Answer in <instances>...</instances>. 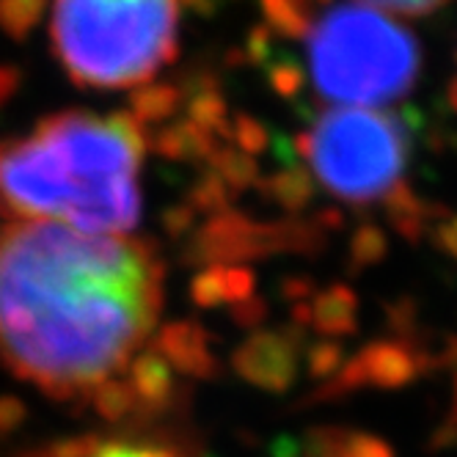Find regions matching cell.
I'll return each instance as SVG.
<instances>
[{"mask_svg": "<svg viewBox=\"0 0 457 457\" xmlns=\"http://www.w3.org/2000/svg\"><path fill=\"white\" fill-rule=\"evenodd\" d=\"M162 309L144 240L17 220L0 232V364L53 397L119 386Z\"/></svg>", "mask_w": 457, "mask_h": 457, "instance_id": "1", "label": "cell"}, {"mask_svg": "<svg viewBox=\"0 0 457 457\" xmlns=\"http://www.w3.org/2000/svg\"><path fill=\"white\" fill-rule=\"evenodd\" d=\"M162 223H166V228L171 235H182L185 228L193 223V210L190 207H171V210H166V215H162Z\"/></svg>", "mask_w": 457, "mask_h": 457, "instance_id": "20", "label": "cell"}, {"mask_svg": "<svg viewBox=\"0 0 457 457\" xmlns=\"http://www.w3.org/2000/svg\"><path fill=\"white\" fill-rule=\"evenodd\" d=\"M80 457H174L166 446L138 441V438H119L108 444H96Z\"/></svg>", "mask_w": 457, "mask_h": 457, "instance_id": "13", "label": "cell"}, {"mask_svg": "<svg viewBox=\"0 0 457 457\" xmlns=\"http://www.w3.org/2000/svg\"><path fill=\"white\" fill-rule=\"evenodd\" d=\"M177 0H53V47L83 88L146 83L177 55Z\"/></svg>", "mask_w": 457, "mask_h": 457, "instance_id": "3", "label": "cell"}, {"mask_svg": "<svg viewBox=\"0 0 457 457\" xmlns=\"http://www.w3.org/2000/svg\"><path fill=\"white\" fill-rule=\"evenodd\" d=\"M45 9L47 0H0V30L14 42H25L45 17Z\"/></svg>", "mask_w": 457, "mask_h": 457, "instance_id": "10", "label": "cell"}, {"mask_svg": "<svg viewBox=\"0 0 457 457\" xmlns=\"http://www.w3.org/2000/svg\"><path fill=\"white\" fill-rule=\"evenodd\" d=\"M182 86L174 83H149V86H138L129 96V116L136 121H146V124H160L169 121L177 108L182 105Z\"/></svg>", "mask_w": 457, "mask_h": 457, "instance_id": "8", "label": "cell"}, {"mask_svg": "<svg viewBox=\"0 0 457 457\" xmlns=\"http://www.w3.org/2000/svg\"><path fill=\"white\" fill-rule=\"evenodd\" d=\"M212 171L228 185V187H248L256 179V162L243 149H226L218 146V152L210 157Z\"/></svg>", "mask_w": 457, "mask_h": 457, "instance_id": "11", "label": "cell"}, {"mask_svg": "<svg viewBox=\"0 0 457 457\" xmlns=\"http://www.w3.org/2000/svg\"><path fill=\"white\" fill-rule=\"evenodd\" d=\"M317 179L347 202L380 199L397 185L405 160V124L380 111H325L303 138Z\"/></svg>", "mask_w": 457, "mask_h": 457, "instance_id": "5", "label": "cell"}, {"mask_svg": "<svg viewBox=\"0 0 457 457\" xmlns=\"http://www.w3.org/2000/svg\"><path fill=\"white\" fill-rule=\"evenodd\" d=\"M262 9L270 28L281 30L287 37H298L306 30V14L298 6V0H262Z\"/></svg>", "mask_w": 457, "mask_h": 457, "instance_id": "14", "label": "cell"}, {"mask_svg": "<svg viewBox=\"0 0 457 457\" xmlns=\"http://www.w3.org/2000/svg\"><path fill=\"white\" fill-rule=\"evenodd\" d=\"M190 204L202 212H220L228 204V185L215 174H204L190 190Z\"/></svg>", "mask_w": 457, "mask_h": 457, "instance_id": "15", "label": "cell"}, {"mask_svg": "<svg viewBox=\"0 0 457 457\" xmlns=\"http://www.w3.org/2000/svg\"><path fill=\"white\" fill-rule=\"evenodd\" d=\"M370 4L397 12V14H408V17H419V14H430L438 6H444L446 0H370Z\"/></svg>", "mask_w": 457, "mask_h": 457, "instance_id": "17", "label": "cell"}, {"mask_svg": "<svg viewBox=\"0 0 457 457\" xmlns=\"http://www.w3.org/2000/svg\"><path fill=\"white\" fill-rule=\"evenodd\" d=\"M265 190L270 193V199L278 202L287 210H298L309 202L312 195V179L303 171H281L278 177H273Z\"/></svg>", "mask_w": 457, "mask_h": 457, "instance_id": "12", "label": "cell"}, {"mask_svg": "<svg viewBox=\"0 0 457 457\" xmlns=\"http://www.w3.org/2000/svg\"><path fill=\"white\" fill-rule=\"evenodd\" d=\"M152 146L169 160H185V162H193V160H210L215 152H218V141L212 133H207L204 127L193 124L190 119L187 121H174V124H166L157 129V136L152 141Z\"/></svg>", "mask_w": 457, "mask_h": 457, "instance_id": "6", "label": "cell"}, {"mask_svg": "<svg viewBox=\"0 0 457 457\" xmlns=\"http://www.w3.org/2000/svg\"><path fill=\"white\" fill-rule=\"evenodd\" d=\"M419 67L413 34L378 9L339 4L309 28V72L331 103H395L411 91Z\"/></svg>", "mask_w": 457, "mask_h": 457, "instance_id": "4", "label": "cell"}, {"mask_svg": "<svg viewBox=\"0 0 457 457\" xmlns=\"http://www.w3.org/2000/svg\"><path fill=\"white\" fill-rule=\"evenodd\" d=\"M141 124L129 113L63 111L0 146V207L119 235L141 218Z\"/></svg>", "mask_w": 457, "mask_h": 457, "instance_id": "2", "label": "cell"}, {"mask_svg": "<svg viewBox=\"0 0 457 457\" xmlns=\"http://www.w3.org/2000/svg\"><path fill=\"white\" fill-rule=\"evenodd\" d=\"M441 237H444V248L457 256V218L444 226V235Z\"/></svg>", "mask_w": 457, "mask_h": 457, "instance_id": "21", "label": "cell"}, {"mask_svg": "<svg viewBox=\"0 0 457 457\" xmlns=\"http://www.w3.org/2000/svg\"><path fill=\"white\" fill-rule=\"evenodd\" d=\"M251 289H253V278L245 268L212 265L195 276L190 295L199 306H215L228 301H245L251 295Z\"/></svg>", "mask_w": 457, "mask_h": 457, "instance_id": "7", "label": "cell"}, {"mask_svg": "<svg viewBox=\"0 0 457 457\" xmlns=\"http://www.w3.org/2000/svg\"><path fill=\"white\" fill-rule=\"evenodd\" d=\"M270 83L278 94L292 96L301 86V72H298L295 63H276V67L270 70Z\"/></svg>", "mask_w": 457, "mask_h": 457, "instance_id": "18", "label": "cell"}, {"mask_svg": "<svg viewBox=\"0 0 457 457\" xmlns=\"http://www.w3.org/2000/svg\"><path fill=\"white\" fill-rule=\"evenodd\" d=\"M20 83H22V72L17 67H9V63H0V108L17 94Z\"/></svg>", "mask_w": 457, "mask_h": 457, "instance_id": "19", "label": "cell"}, {"mask_svg": "<svg viewBox=\"0 0 457 457\" xmlns=\"http://www.w3.org/2000/svg\"><path fill=\"white\" fill-rule=\"evenodd\" d=\"M232 136H235V141L240 144V149L248 152L251 157L259 154V152H262V149L268 146V129H265L262 124H259V121H253L251 116H237Z\"/></svg>", "mask_w": 457, "mask_h": 457, "instance_id": "16", "label": "cell"}, {"mask_svg": "<svg viewBox=\"0 0 457 457\" xmlns=\"http://www.w3.org/2000/svg\"><path fill=\"white\" fill-rule=\"evenodd\" d=\"M187 113H190V121L204 127L207 133L218 136V133H232L228 129V121H226V103L223 96L215 86H193V91L187 94Z\"/></svg>", "mask_w": 457, "mask_h": 457, "instance_id": "9", "label": "cell"}]
</instances>
